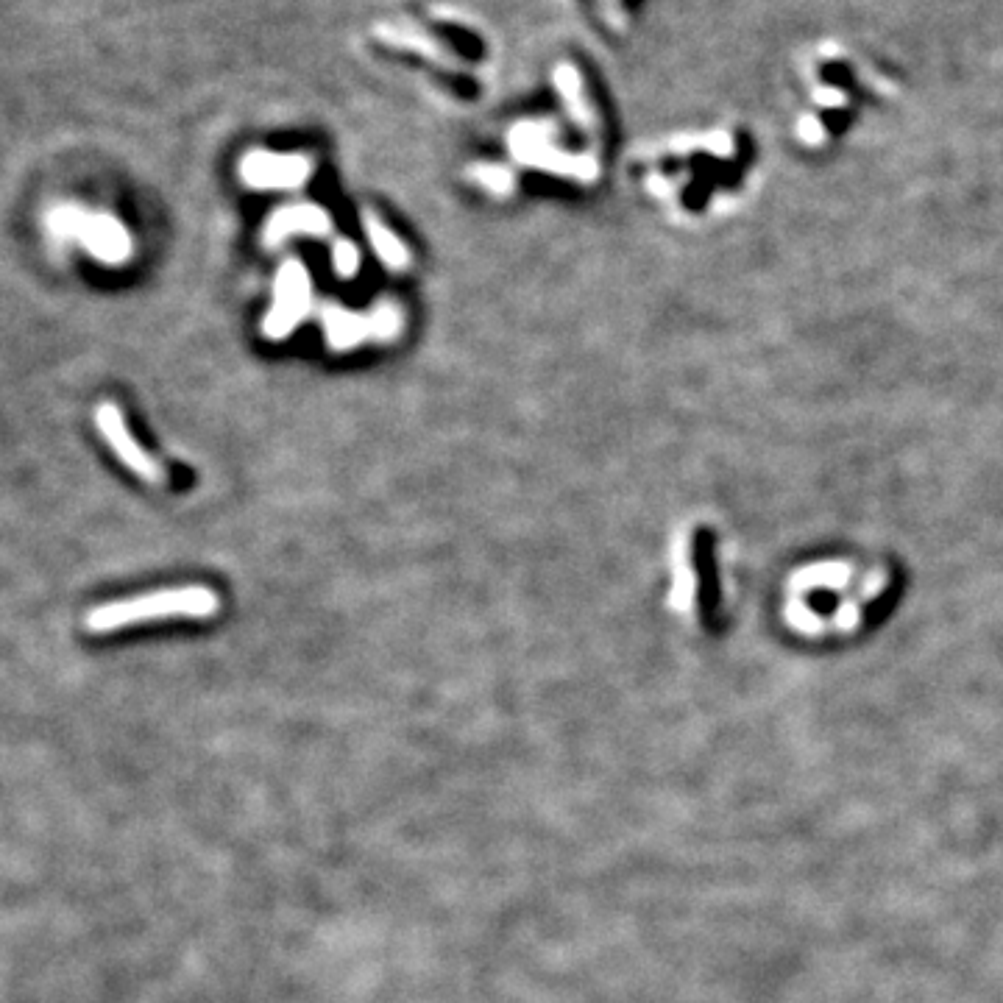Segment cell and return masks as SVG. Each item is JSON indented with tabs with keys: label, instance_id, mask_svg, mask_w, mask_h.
Listing matches in <instances>:
<instances>
[{
	"label": "cell",
	"instance_id": "1",
	"mask_svg": "<svg viewBox=\"0 0 1003 1003\" xmlns=\"http://www.w3.org/2000/svg\"><path fill=\"white\" fill-rule=\"evenodd\" d=\"M218 594L207 586H184V588H162L129 600L106 602L92 608L84 616V627L90 633H112L123 627L151 622V619H209L218 613Z\"/></svg>",
	"mask_w": 1003,
	"mask_h": 1003
},
{
	"label": "cell",
	"instance_id": "2",
	"mask_svg": "<svg viewBox=\"0 0 1003 1003\" xmlns=\"http://www.w3.org/2000/svg\"><path fill=\"white\" fill-rule=\"evenodd\" d=\"M48 229L59 240H76L81 248L104 265H123L134 243L129 229L106 212L84 209L79 204H59L48 212Z\"/></svg>",
	"mask_w": 1003,
	"mask_h": 1003
},
{
	"label": "cell",
	"instance_id": "3",
	"mask_svg": "<svg viewBox=\"0 0 1003 1003\" xmlns=\"http://www.w3.org/2000/svg\"><path fill=\"white\" fill-rule=\"evenodd\" d=\"M321 324H324L326 346L332 352H349L360 343L379 340L388 343L404 326L402 307L396 301H377L368 313H354L340 304H324L321 307Z\"/></svg>",
	"mask_w": 1003,
	"mask_h": 1003
},
{
	"label": "cell",
	"instance_id": "4",
	"mask_svg": "<svg viewBox=\"0 0 1003 1003\" xmlns=\"http://www.w3.org/2000/svg\"><path fill=\"white\" fill-rule=\"evenodd\" d=\"M555 126L549 120H522L508 131L510 157L527 168L572 176L577 182H591L597 176V162L591 157H574L561 151L555 140Z\"/></svg>",
	"mask_w": 1003,
	"mask_h": 1003
},
{
	"label": "cell",
	"instance_id": "5",
	"mask_svg": "<svg viewBox=\"0 0 1003 1003\" xmlns=\"http://www.w3.org/2000/svg\"><path fill=\"white\" fill-rule=\"evenodd\" d=\"M313 313V279L301 260H285L276 271L274 301L262 318V338L285 340L296 326Z\"/></svg>",
	"mask_w": 1003,
	"mask_h": 1003
},
{
	"label": "cell",
	"instance_id": "6",
	"mask_svg": "<svg viewBox=\"0 0 1003 1003\" xmlns=\"http://www.w3.org/2000/svg\"><path fill=\"white\" fill-rule=\"evenodd\" d=\"M313 173V159L307 154H279L254 148L237 165L240 182L251 190H299Z\"/></svg>",
	"mask_w": 1003,
	"mask_h": 1003
},
{
	"label": "cell",
	"instance_id": "7",
	"mask_svg": "<svg viewBox=\"0 0 1003 1003\" xmlns=\"http://www.w3.org/2000/svg\"><path fill=\"white\" fill-rule=\"evenodd\" d=\"M95 427L101 432V438L106 441V446L112 449V455L118 457L120 463L137 474L140 480L151 482V485H165L168 482V474L165 469L159 466L154 457L145 452L140 443L131 438L129 424L126 418L120 413V407L115 402H101L98 410H95Z\"/></svg>",
	"mask_w": 1003,
	"mask_h": 1003
},
{
	"label": "cell",
	"instance_id": "8",
	"mask_svg": "<svg viewBox=\"0 0 1003 1003\" xmlns=\"http://www.w3.org/2000/svg\"><path fill=\"white\" fill-rule=\"evenodd\" d=\"M332 229L329 212L318 204H287V207L274 209L265 226H262V246L276 248L285 243L287 237L296 235H313L326 237Z\"/></svg>",
	"mask_w": 1003,
	"mask_h": 1003
},
{
	"label": "cell",
	"instance_id": "9",
	"mask_svg": "<svg viewBox=\"0 0 1003 1003\" xmlns=\"http://www.w3.org/2000/svg\"><path fill=\"white\" fill-rule=\"evenodd\" d=\"M363 229L365 235H368V243H371V248H374V254H377L379 260L385 262L391 271H396V274H399V271H407V265H410V251H407V246H404L402 240L385 226V221L379 218L377 212L365 209Z\"/></svg>",
	"mask_w": 1003,
	"mask_h": 1003
},
{
	"label": "cell",
	"instance_id": "10",
	"mask_svg": "<svg viewBox=\"0 0 1003 1003\" xmlns=\"http://www.w3.org/2000/svg\"><path fill=\"white\" fill-rule=\"evenodd\" d=\"M471 182L480 184L485 193H491L496 198H508L516 190V176L513 170L505 165H494V162H477L466 170Z\"/></svg>",
	"mask_w": 1003,
	"mask_h": 1003
},
{
	"label": "cell",
	"instance_id": "11",
	"mask_svg": "<svg viewBox=\"0 0 1003 1003\" xmlns=\"http://www.w3.org/2000/svg\"><path fill=\"white\" fill-rule=\"evenodd\" d=\"M332 268L340 279H354L360 271V248L349 237H338L332 246Z\"/></svg>",
	"mask_w": 1003,
	"mask_h": 1003
}]
</instances>
